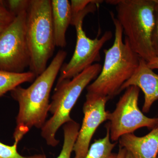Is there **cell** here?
<instances>
[{"label": "cell", "instance_id": "14", "mask_svg": "<svg viewBox=\"0 0 158 158\" xmlns=\"http://www.w3.org/2000/svg\"><path fill=\"white\" fill-rule=\"evenodd\" d=\"M116 144L110 139V129L107 125L106 135L94 141L84 158H116L117 153L113 152Z\"/></svg>", "mask_w": 158, "mask_h": 158}, {"label": "cell", "instance_id": "9", "mask_svg": "<svg viewBox=\"0 0 158 158\" xmlns=\"http://www.w3.org/2000/svg\"><path fill=\"white\" fill-rule=\"evenodd\" d=\"M110 99L87 93L83 106L84 118L74 146V158H84L89 150L90 141L98 127L109 119L110 112L106 110Z\"/></svg>", "mask_w": 158, "mask_h": 158}, {"label": "cell", "instance_id": "26", "mask_svg": "<svg viewBox=\"0 0 158 158\" xmlns=\"http://www.w3.org/2000/svg\"><path fill=\"white\" fill-rule=\"evenodd\" d=\"M157 158H158V154L157 157Z\"/></svg>", "mask_w": 158, "mask_h": 158}, {"label": "cell", "instance_id": "12", "mask_svg": "<svg viewBox=\"0 0 158 158\" xmlns=\"http://www.w3.org/2000/svg\"><path fill=\"white\" fill-rule=\"evenodd\" d=\"M51 6L56 47L64 48L67 45L66 31L71 23L70 2L68 0H52Z\"/></svg>", "mask_w": 158, "mask_h": 158}, {"label": "cell", "instance_id": "23", "mask_svg": "<svg viewBox=\"0 0 158 158\" xmlns=\"http://www.w3.org/2000/svg\"><path fill=\"white\" fill-rule=\"evenodd\" d=\"M8 25L0 24V34L2 32L3 30L6 28V27Z\"/></svg>", "mask_w": 158, "mask_h": 158}, {"label": "cell", "instance_id": "5", "mask_svg": "<svg viewBox=\"0 0 158 158\" xmlns=\"http://www.w3.org/2000/svg\"><path fill=\"white\" fill-rule=\"evenodd\" d=\"M26 34L31 56L29 69L37 77L46 69L56 47L51 0H30Z\"/></svg>", "mask_w": 158, "mask_h": 158}, {"label": "cell", "instance_id": "10", "mask_svg": "<svg viewBox=\"0 0 158 158\" xmlns=\"http://www.w3.org/2000/svg\"><path fill=\"white\" fill-rule=\"evenodd\" d=\"M141 89L144 94L142 111L148 113L153 104L158 99V74L149 68L147 62L140 58L138 68L133 75L122 86L119 93L130 86Z\"/></svg>", "mask_w": 158, "mask_h": 158}, {"label": "cell", "instance_id": "19", "mask_svg": "<svg viewBox=\"0 0 158 158\" xmlns=\"http://www.w3.org/2000/svg\"><path fill=\"white\" fill-rule=\"evenodd\" d=\"M94 0H71L70 1L72 18L88 7Z\"/></svg>", "mask_w": 158, "mask_h": 158}, {"label": "cell", "instance_id": "25", "mask_svg": "<svg viewBox=\"0 0 158 158\" xmlns=\"http://www.w3.org/2000/svg\"><path fill=\"white\" fill-rule=\"evenodd\" d=\"M157 128H158V124L157 127Z\"/></svg>", "mask_w": 158, "mask_h": 158}, {"label": "cell", "instance_id": "7", "mask_svg": "<svg viewBox=\"0 0 158 158\" xmlns=\"http://www.w3.org/2000/svg\"><path fill=\"white\" fill-rule=\"evenodd\" d=\"M26 20L27 11H22L0 34V70L21 73L29 68Z\"/></svg>", "mask_w": 158, "mask_h": 158}, {"label": "cell", "instance_id": "4", "mask_svg": "<svg viewBox=\"0 0 158 158\" xmlns=\"http://www.w3.org/2000/svg\"><path fill=\"white\" fill-rule=\"evenodd\" d=\"M102 69L100 64L95 63L72 79L57 83L49 108L52 116L41 129V137L49 146L55 147L59 144L56 138L58 130L73 120L70 116L72 110L83 90L98 76Z\"/></svg>", "mask_w": 158, "mask_h": 158}, {"label": "cell", "instance_id": "3", "mask_svg": "<svg viewBox=\"0 0 158 158\" xmlns=\"http://www.w3.org/2000/svg\"><path fill=\"white\" fill-rule=\"evenodd\" d=\"M106 2L116 6V18L134 52L147 62L155 57L151 42L155 0Z\"/></svg>", "mask_w": 158, "mask_h": 158}, {"label": "cell", "instance_id": "6", "mask_svg": "<svg viewBox=\"0 0 158 158\" xmlns=\"http://www.w3.org/2000/svg\"><path fill=\"white\" fill-rule=\"evenodd\" d=\"M103 2L94 0L86 9L72 18L71 25L74 26L76 31V45L71 59L68 63L62 65L57 83L72 79L93 65L94 62L100 61L101 50L112 39V32L107 31L101 37L90 39L86 35L83 26L85 16L96 11L98 5Z\"/></svg>", "mask_w": 158, "mask_h": 158}, {"label": "cell", "instance_id": "18", "mask_svg": "<svg viewBox=\"0 0 158 158\" xmlns=\"http://www.w3.org/2000/svg\"><path fill=\"white\" fill-rule=\"evenodd\" d=\"M152 46L156 56L158 57V0H155L154 24L151 38Z\"/></svg>", "mask_w": 158, "mask_h": 158}, {"label": "cell", "instance_id": "20", "mask_svg": "<svg viewBox=\"0 0 158 158\" xmlns=\"http://www.w3.org/2000/svg\"><path fill=\"white\" fill-rule=\"evenodd\" d=\"M15 16L0 4V24L9 25Z\"/></svg>", "mask_w": 158, "mask_h": 158}, {"label": "cell", "instance_id": "11", "mask_svg": "<svg viewBox=\"0 0 158 158\" xmlns=\"http://www.w3.org/2000/svg\"><path fill=\"white\" fill-rule=\"evenodd\" d=\"M119 146L134 158H157L158 154V128L153 129L146 135L138 137L132 134L123 135L118 140Z\"/></svg>", "mask_w": 158, "mask_h": 158}, {"label": "cell", "instance_id": "16", "mask_svg": "<svg viewBox=\"0 0 158 158\" xmlns=\"http://www.w3.org/2000/svg\"><path fill=\"white\" fill-rule=\"evenodd\" d=\"M18 144L7 145L0 141V158H47L45 155L36 154L25 156H22L17 150Z\"/></svg>", "mask_w": 158, "mask_h": 158}, {"label": "cell", "instance_id": "21", "mask_svg": "<svg viewBox=\"0 0 158 158\" xmlns=\"http://www.w3.org/2000/svg\"><path fill=\"white\" fill-rule=\"evenodd\" d=\"M147 65L152 69H158V57L155 56L147 62Z\"/></svg>", "mask_w": 158, "mask_h": 158}, {"label": "cell", "instance_id": "13", "mask_svg": "<svg viewBox=\"0 0 158 158\" xmlns=\"http://www.w3.org/2000/svg\"><path fill=\"white\" fill-rule=\"evenodd\" d=\"M36 76L31 72L15 73L0 70V97L21 84L33 82Z\"/></svg>", "mask_w": 158, "mask_h": 158}, {"label": "cell", "instance_id": "15", "mask_svg": "<svg viewBox=\"0 0 158 158\" xmlns=\"http://www.w3.org/2000/svg\"><path fill=\"white\" fill-rule=\"evenodd\" d=\"M80 127L79 123L73 120L63 125L64 141L61 152L56 158H71Z\"/></svg>", "mask_w": 158, "mask_h": 158}, {"label": "cell", "instance_id": "24", "mask_svg": "<svg viewBox=\"0 0 158 158\" xmlns=\"http://www.w3.org/2000/svg\"><path fill=\"white\" fill-rule=\"evenodd\" d=\"M125 158H134L133 157L132 155L130 153V152L127 151L125 157Z\"/></svg>", "mask_w": 158, "mask_h": 158}, {"label": "cell", "instance_id": "17", "mask_svg": "<svg viewBox=\"0 0 158 158\" xmlns=\"http://www.w3.org/2000/svg\"><path fill=\"white\" fill-rule=\"evenodd\" d=\"M29 3L30 0L0 1V4L15 16L22 11H27Z\"/></svg>", "mask_w": 158, "mask_h": 158}, {"label": "cell", "instance_id": "1", "mask_svg": "<svg viewBox=\"0 0 158 158\" xmlns=\"http://www.w3.org/2000/svg\"><path fill=\"white\" fill-rule=\"evenodd\" d=\"M67 55L65 51H58L46 69L28 88L19 86L10 92L19 107L13 134L15 144H18L32 128L41 129L45 124L51 90Z\"/></svg>", "mask_w": 158, "mask_h": 158}, {"label": "cell", "instance_id": "2", "mask_svg": "<svg viewBox=\"0 0 158 158\" xmlns=\"http://www.w3.org/2000/svg\"><path fill=\"white\" fill-rule=\"evenodd\" d=\"M110 15L115 27L113 45L104 50L105 60L100 73L87 87V93L113 98L138 68L140 57L134 52L127 38L123 41L121 25L113 12Z\"/></svg>", "mask_w": 158, "mask_h": 158}, {"label": "cell", "instance_id": "22", "mask_svg": "<svg viewBox=\"0 0 158 158\" xmlns=\"http://www.w3.org/2000/svg\"><path fill=\"white\" fill-rule=\"evenodd\" d=\"M126 152V150L119 146L116 158H125Z\"/></svg>", "mask_w": 158, "mask_h": 158}, {"label": "cell", "instance_id": "8", "mask_svg": "<svg viewBox=\"0 0 158 158\" xmlns=\"http://www.w3.org/2000/svg\"><path fill=\"white\" fill-rule=\"evenodd\" d=\"M140 91L136 86L127 88L116 103L115 110L110 112L108 125L112 142L118 141L121 136L132 134L141 128L153 129L157 127L158 118L147 117L138 107Z\"/></svg>", "mask_w": 158, "mask_h": 158}]
</instances>
